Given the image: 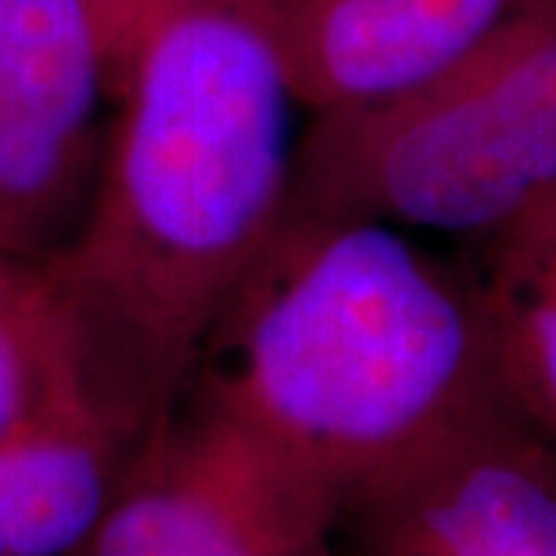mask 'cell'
Listing matches in <instances>:
<instances>
[{
    "mask_svg": "<svg viewBox=\"0 0 556 556\" xmlns=\"http://www.w3.org/2000/svg\"><path fill=\"white\" fill-rule=\"evenodd\" d=\"M294 109L263 0H170L115 100L90 211L43 263L90 387L146 424L285 219Z\"/></svg>",
    "mask_w": 556,
    "mask_h": 556,
    "instance_id": "cell-1",
    "label": "cell"
},
{
    "mask_svg": "<svg viewBox=\"0 0 556 556\" xmlns=\"http://www.w3.org/2000/svg\"><path fill=\"white\" fill-rule=\"evenodd\" d=\"M497 396L464 257L300 211L226 300L182 393L316 479L338 514Z\"/></svg>",
    "mask_w": 556,
    "mask_h": 556,
    "instance_id": "cell-2",
    "label": "cell"
},
{
    "mask_svg": "<svg viewBox=\"0 0 556 556\" xmlns=\"http://www.w3.org/2000/svg\"><path fill=\"white\" fill-rule=\"evenodd\" d=\"M556 192V0H517L405 97L316 115L288 211L479 241Z\"/></svg>",
    "mask_w": 556,
    "mask_h": 556,
    "instance_id": "cell-3",
    "label": "cell"
},
{
    "mask_svg": "<svg viewBox=\"0 0 556 556\" xmlns=\"http://www.w3.org/2000/svg\"><path fill=\"white\" fill-rule=\"evenodd\" d=\"M338 522L316 479L179 399L75 556H340Z\"/></svg>",
    "mask_w": 556,
    "mask_h": 556,
    "instance_id": "cell-4",
    "label": "cell"
},
{
    "mask_svg": "<svg viewBox=\"0 0 556 556\" xmlns=\"http://www.w3.org/2000/svg\"><path fill=\"white\" fill-rule=\"evenodd\" d=\"M115 102L80 0H0V254L50 263L78 236Z\"/></svg>",
    "mask_w": 556,
    "mask_h": 556,
    "instance_id": "cell-5",
    "label": "cell"
},
{
    "mask_svg": "<svg viewBox=\"0 0 556 556\" xmlns=\"http://www.w3.org/2000/svg\"><path fill=\"white\" fill-rule=\"evenodd\" d=\"M340 556H556V452L497 396L340 510Z\"/></svg>",
    "mask_w": 556,
    "mask_h": 556,
    "instance_id": "cell-6",
    "label": "cell"
},
{
    "mask_svg": "<svg viewBox=\"0 0 556 556\" xmlns=\"http://www.w3.org/2000/svg\"><path fill=\"white\" fill-rule=\"evenodd\" d=\"M517 0H263L298 105L338 115L405 97L464 60Z\"/></svg>",
    "mask_w": 556,
    "mask_h": 556,
    "instance_id": "cell-7",
    "label": "cell"
},
{
    "mask_svg": "<svg viewBox=\"0 0 556 556\" xmlns=\"http://www.w3.org/2000/svg\"><path fill=\"white\" fill-rule=\"evenodd\" d=\"M155 427L75 387L0 437V556L78 554Z\"/></svg>",
    "mask_w": 556,
    "mask_h": 556,
    "instance_id": "cell-8",
    "label": "cell"
},
{
    "mask_svg": "<svg viewBox=\"0 0 556 556\" xmlns=\"http://www.w3.org/2000/svg\"><path fill=\"white\" fill-rule=\"evenodd\" d=\"M467 248L501 393L556 452V192Z\"/></svg>",
    "mask_w": 556,
    "mask_h": 556,
    "instance_id": "cell-9",
    "label": "cell"
},
{
    "mask_svg": "<svg viewBox=\"0 0 556 556\" xmlns=\"http://www.w3.org/2000/svg\"><path fill=\"white\" fill-rule=\"evenodd\" d=\"M90 387L78 325L40 263L0 254V437Z\"/></svg>",
    "mask_w": 556,
    "mask_h": 556,
    "instance_id": "cell-10",
    "label": "cell"
},
{
    "mask_svg": "<svg viewBox=\"0 0 556 556\" xmlns=\"http://www.w3.org/2000/svg\"><path fill=\"white\" fill-rule=\"evenodd\" d=\"M80 7L87 10L100 35L102 53L112 75V93L118 100L139 43L152 28V22L161 16L164 3L161 0H80Z\"/></svg>",
    "mask_w": 556,
    "mask_h": 556,
    "instance_id": "cell-11",
    "label": "cell"
},
{
    "mask_svg": "<svg viewBox=\"0 0 556 556\" xmlns=\"http://www.w3.org/2000/svg\"><path fill=\"white\" fill-rule=\"evenodd\" d=\"M161 3H164V7H167V3H170V0H161Z\"/></svg>",
    "mask_w": 556,
    "mask_h": 556,
    "instance_id": "cell-12",
    "label": "cell"
}]
</instances>
